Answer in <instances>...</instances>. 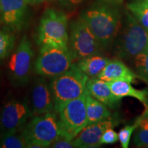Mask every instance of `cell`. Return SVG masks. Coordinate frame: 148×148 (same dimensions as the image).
I'll return each instance as SVG.
<instances>
[{
  "label": "cell",
  "mask_w": 148,
  "mask_h": 148,
  "mask_svg": "<svg viewBox=\"0 0 148 148\" xmlns=\"http://www.w3.org/2000/svg\"><path fill=\"white\" fill-rule=\"evenodd\" d=\"M81 17L99 40L103 49L115 41L121 28L119 9L108 2H98L84 10Z\"/></svg>",
  "instance_id": "1"
},
{
  "label": "cell",
  "mask_w": 148,
  "mask_h": 148,
  "mask_svg": "<svg viewBox=\"0 0 148 148\" xmlns=\"http://www.w3.org/2000/svg\"><path fill=\"white\" fill-rule=\"evenodd\" d=\"M88 78L74 63L67 71L53 77L49 85L56 112L58 113L66 103L84 93Z\"/></svg>",
  "instance_id": "2"
},
{
  "label": "cell",
  "mask_w": 148,
  "mask_h": 148,
  "mask_svg": "<svg viewBox=\"0 0 148 148\" xmlns=\"http://www.w3.org/2000/svg\"><path fill=\"white\" fill-rule=\"evenodd\" d=\"M114 53L123 60L134 59L148 46V32L128 10L123 27L116 36Z\"/></svg>",
  "instance_id": "3"
},
{
  "label": "cell",
  "mask_w": 148,
  "mask_h": 148,
  "mask_svg": "<svg viewBox=\"0 0 148 148\" xmlns=\"http://www.w3.org/2000/svg\"><path fill=\"white\" fill-rule=\"evenodd\" d=\"M36 42L40 46L52 45L69 49L67 17L63 12L53 8L44 12L37 29Z\"/></svg>",
  "instance_id": "4"
},
{
  "label": "cell",
  "mask_w": 148,
  "mask_h": 148,
  "mask_svg": "<svg viewBox=\"0 0 148 148\" xmlns=\"http://www.w3.org/2000/svg\"><path fill=\"white\" fill-rule=\"evenodd\" d=\"M21 134L28 147H49L60 135L58 116L56 112L34 116L26 123Z\"/></svg>",
  "instance_id": "5"
},
{
  "label": "cell",
  "mask_w": 148,
  "mask_h": 148,
  "mask_svg": "<svg viewBox=\"0 0 148 148\" xmlns=\"http://www.w3.org/2000/svg\"><path fill=\"white\" fill-rule=\"evenodd\" d=\"M68 48L73 62L90 56L100 54L103 49L99 40L81 16L71 24Z\"/></svg>",
  "instance_id": "6"
},
{
  "label": "cell",
  "mask_w": 148,
  "mask_h": 148,
  "mask_svg": "<svg viewBox=\"0 0 148 148\" xmlns=\"http://www.w3.org/2000/svg\"><path fill=\"white\" fill-rule=\"evenodd\" d=\"M69 49L52 45H42L34 63L35 73L42 77L58 76L73 64Z\"/></svg>",
  "instance_id": "7"
},
{
  "label": "cell",
  "mask_w": 148,
  "mask_h": 148,
  "mask_svg": "<svg viewBox=\"0 0 148 148\" xmlns=\"http://www.w3.org/2000/svg\"><path fill=\"white\" fill-rule=\"evenodd\" d=\"M58 113L60 135L73 140L88 125L85 92L66 103Z\"/></svg>",
  "instance_id": "8"
},
{
  "label": "cell",
  "mask_w": 148,
  "mask_h": 148,
  "mask_svg": "<svg viewBox=\"0 0 148 148\" xmlns=\"http://www.w3.org/2000/svg\"><path fill=\"white\" fill-rule=\"evenodd\" d=\"M34 51L26 36H23L8 61L10 80L15 86L27 84L30 76Z\"/></svg>",
  "instance_id": "9"
},
{
  "label": "cell",
  "mask_w": 148,
  "mask_h": 148,
  "mask_svg": "<svg viewBox=\"0 0 148 148\" xmlns=\"http://www.w3.org/2000/svg\"><path fill=\"white\" fill-rule=\"evenodd\" d=\"M34 114L25 101L12 99L7 101L0 112L1 135L21 132Z\"/></svg>",
  "instance_id": "10"
},
{
  "label": "cell",
  "mask_w": 148,
  "mask_h": 148,
  "mask_svg": "<svg viewBox=\"0 0 148 148\" xmlns=\"http://www.w3.org/2000/svg\"><path fill=\"white\" fill-rule=\"evenodd\" d=\"M25 0H0V21L12 32H21L27 21Z\"/></svg>",
  "instance_id": "11"
},
{
  "label": "cell",
  "mask_w": 148,
  "mask_h": 148,
  "mask_svg": "<svg viewBox=\"0 0 148 148\" xmlns=\"http://www.w3.org/2000/svg\"><path fill=\"white\" fill-rule=\"evenodd\" d=\"M119 123L117 117L108 119L88 124L77 134L73 139L75 147L90 148L98 147L101 145L100 140L105 130L114 127Z\"/></svg>",
  "instance_id": "12"
},
{
  "label": "cell",
  "mask_w": 148,
  "mask_h": 148,
  "mask_svg": "<svg viewBox=\"0 0 148 148\" xmlns=\"http://www.w3.org/2000/svg\"><path fill=\"white\" fill-rule=\"evenodd\" d=\"M31 110L34 116L55 111L50 85L42 77L36 79L31 90Z\"/></svg>",
  "instance_id": "13"
},
{
  "label": "cell",
  "mask_w": 148,
  "mask_h": 148,
  "mask_svg": "<svg viewBox=\"0 0 148 148\" xmlns=\"http://www.w3.org/2000/svg\"><path fill=\"white\" fill-rule=\"evenodd\" d=\"M86 89L90 95L110 108L114 109L119 106L121 98L114 95L106 81L98 77L88 78L86 83Z\"/></svg>",
  "instance_id": "14"
},
{
  "label": "cell",
  "mask_w": 148,
  "mask_h": 148,
  "mask_svg": "<svg viewBox=\"0 0 148 148\" xmlns=\"http://www.w3.org/2000/svg\"><path fill=\"white\" fill-rule=\"evenodd\" d=\"M97 77L106 82L122 80L130 83L135 82L136 78H139L137 74L132 71L122 61L117 59L109 61Z\"/></svg>",
  "instance_id": "15"
},
{
  "label": "cell",
  "mask_w": 148,
  "mask_h": 148,
  "mask_svg": "<svg viewBox=\"0 0 148 148\" xmlns=\"http://www.w3.org/2000/svg\"><path fill=\"white\" fill-rule=\"evenodd\" d=\"M107 83L112 92L116 97L119 98L134 97L143 103L145 108H148V88L136 89L133 87L130 82L126 81H112L107 82Z\"/></svg>",
  "instance_id": "16"
},
{
  "label": "cell",
  "mask_w": 148,
  "mask_h": 148,
  "mask_svg": "<svg viewBox=\"0 0 148 148\" xmlns=\"http://www.w3.org/2000/svg\"><path fill=\"white\" fill-rule=\"evenodd\" d=\"M85 95L88 125L110 117L111 112L106 105L90 95L87 89L85 92Z\"/></svg>",
  "instance_id": "17"
},
{
  "label": "cell",
  "mask_w": 148,
  "mask_h": 148,
  "mask_svg": "<svg viewBox=\"0 0 148 148\" xmlns=\"http://www.w3.org/2000/svg\"><path fill=\"white\" fill-rule=\"evenodd\" d=\"M110 60V59L100 54H96L81 59L77 61L75 64L85 75L90 78L97 77Z\"/></svg>",
  "instance_id": "18"
},
{
  "label": "cell",
  "mask_w": 148,
  "mask_h": 148,
  "mask_svg": "<svg viewBox=\"0 0 148 148\" xmlns=\"http://www.w3.org/2000/svg\"><path fill=\"white\" fill-rule=\"evenodd\" d=\"M127 10L148 32V0H134L127 4Z\"/></svg>",
  "instance_id": "19"
},
{
  "label": "cell",
  "mask_w": 148,
  "mask_h": 148,
  "mask_svg": "<svg viewBox=\"0 0 148 148\" xmlns=\"http://www.w3.org/2000/svg\"><path fill=\"white\" fill-rule=\"evenodd\" d=\"M15 43L14 32L4 27L0 29V62H2L12 53Z\"/></svg>",
  "instance_id": "20"
},
{
  "label": "cell",
  "mask_w": 148,
  "mask_h": 148,
  "mask_svg": "<svg viewBox=\"0 0 148 148\" xmlns=\"http://www.w3.org/2000/svg\"><path fill=\"white\" fill-rule=\"evenodd\" d=\"M0 147L2 148H25L28 147L27 141L18 133H10L1 135Z\"/></svg>",
  "instance_id": "21"
},
{
  "label": "cell",
  "mask_w": 148,
  "mask_h": 148,
  "mask_svg": "<svg viewBox=\"0 0 148 148\" xmlns=\"http://www.w3.org/2000/svg\"><path fill=\"white\" fill-rule=\"evenodd\" d=\"M134 66L139 79L148 84V46L147 48L135 57Z\"/></svg>",
  "instance_id": "22"
},
{
  "label": "cell",
  "mask_w": 148,
  "mask_h": 148,
  "mask_svg": "<svg viewBox=\"0 0 148 148\" xmlns=\"http://www.w3.org/2000/svg\"><path fill=\"white\" fill-rule=\"evenodd\" d=\"M133 141L136 147H148V125L142 123L137 125Z\"/></svg>",
  "instance_id": "23"
},
{
  "label": "cell",
  "mask_w": 148,
  "mask_h": 148,
  "mask_svg": "<svg viewBox=\"0 0 148 148\" xmlns=\"http://www.w3.org/2000/svg\"><path fill=\"white\" fill-rule=\"evenodd\" d=\"M136 127H137V125L134 123L133 125H125L119 131L118 136H119V140L122 147H128L131 136H132L134 131L136 129Z\"/></svg>",
  "instance_id": "24"
},
{
  "label": "cell",
  "mask_w": 148,
  "mask_h": 148,
  "mask_svg": "<svg viewBox=\"0 0 148 148\" xmlns=\"http://www.w3.org/2000/svg\"><path fill=\"white\" fill-rule=\"evenodd\" d=\"M118 140H119L118 134L112 129V127H111V128L106 130L105 132H103L101 136L100 143L101 145L102 144H113L116 143Z\"/></svg>",
  "instance_id": "25"
},
{
  "label": "cell",
  "mask_w": 148,
  "mask_h": 148,
  "mask_svg": "<svg viewBox=\"0 0 148 148\" xmlns=\"http://www.w3.org/2000/svg\"><path fill=\"white\" fill-rule=\"evenodd\" d=\"M49 147L53 148H73L75 147L73 140L69 139L63 136H60L51 144Z\"/></svg>",
  "instance_id": "26"
},
{
  "label": "cell",
  "mask_w": 148,
  "mask_h": 148,
  "mask_svg": "<svg viewBox=\"0 0 148 148\" xmlns=\"http://www.w3.org/2000/svg\"><path fill=\"white\" fill-rule=\"evenodd\" d=\"M134 123H136L137 125L142 123L148 125V108H146V110L141 114V115L136 119Z\"/></svg>",
  "instance_id": "27"
},
{
  "label": "cell",
  "mask_w": 148,
  "mask_h": 148,
  "mask_svg": "<svg viewBox=\"0 0 148 148\" xmlns=\"http://www.w3.org/2000/svg\"><path fill=\"white\" fill-rule=\"evenodd\" d=\"M62 2L70 5H77L82 3L84 0H60Z\"/></svg>",
  "instance_id": "28"
},
{
  "label": "cell",
  "mask_w": 148,
  "mask_h": 148,
  "mask_svg": "<svg viewBox=\"0 0 148 148\" xmlns=\"http://www.w3.org/2000/svg\"><path fill=\"white\" fill-rule=\"evenodd\" d=\"M44 0H25V1L27 3V4H31V5H35L38 4L43 1Z\"/></svg>",
  "instance_id": "29"
},
{
  "label": "cell",
  "mask_w": 148,
  "mask_h": 148,
  "mask_svg": "<svg viewBox=\"0 0 148 148\" xmlns=\"http://www.w3.org/2000/svg\"><path fill=\"white\" fill-rule=\"evenodd\" d=\"M117 1H121V0H117Z\"/></svg>",
  "instance_id": "30"
}]
</instances>
